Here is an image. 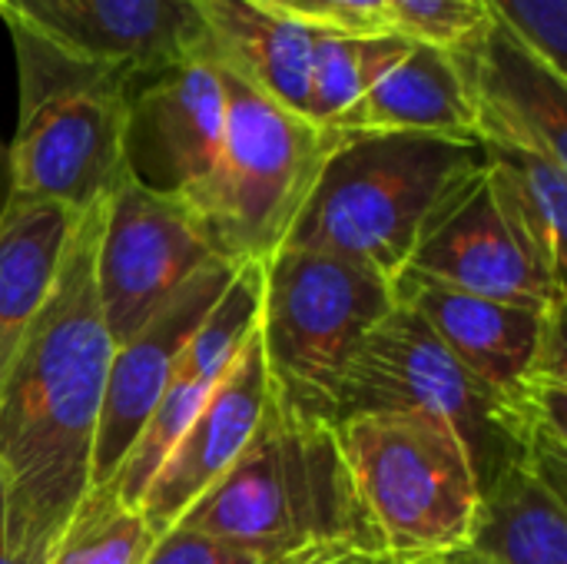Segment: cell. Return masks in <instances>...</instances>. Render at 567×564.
<instances>
[{
  "label": "cell",
  "mask_w": 567,
  "mask_h": 564,
  "mask_svg": "<svg viewBox=\"0 0 567 564\" xmlns=\"http://www.w3.org/2000/svg\"><path fill=\"white\" fill-rule=\"evenodd\" d=\"M106 203L80 216L56 283L0 376V475L20 552L47 562L90 492L93 442L116 352L96 299Z\"/></svg>",
  "instance_id": "cell-1"
},
{
  "label": "cell",
  "mask_w": 567,
  "mask_h": 564,
  "mask_svg": "<svg viewBox=\"0 0 567 564\" xmlns=\"http://www.w3.org/2000/svg\"><path fill=\"white\" fill-rule=\"evenodd\" d=\"M173 529L206 532L266 555H292L316 545L379 552L342 455L339 429L302 419L276 399L246 452Z\"/></svg>",
  "instance_id": "cell-2"
},
{
  "label": "cell",
  "mask_w": 567,
  "mask_h": 564,
  "mask_svg": "<svg viewBox=\"0 0 567 564\" xmlns=\"http://www.w3.org/2000/svg\"><path fill=\"white\" fill-rule=\"evenodd\" d=\"M482 163L485 150L468 143L339 133L282 246L342 256L395 283L435 209Z\"/></svg>",
  "instance_id": "cell-3"
},
{
  "label": "cell",
  "mask_w": 567,
  "mask_h": 564,
  "mask_svg": "<svg viewBox=\"0 0 567 564\" xmlns=\"http://www.w3.org/2000/svg\"><path fill=\"white\" fill-rule=\"evenodd\" d=\"M10 33L20 66L10 193L86 213L106 203L130 176L126 126L133 80L76 63L23 30Z\"/></svg>",
  "instance_id": "cell-4"
},
{
  "label": "cell",
  "mask_w": 567,
  "mask_h": 564,
  "mask_svg": "<svg viewBox=\"0 0 567 564\" xmlns=\"http://www.w3.org/2000/svg\"><path fill=\"white\" fill-rule=\"evenodd\" d=\"M336 429L359 505L389 562L425 564L468 548L482 482L452 425L372 412Z\"/></svg>",
  "instance_id": "cell-5"
},
{
  "label": "cell",
  "mask_w": 567,
  "mask_h": 564,
  "mask_svg": "<svg viewBox=\"0 0 567 564\" xmlns=\"http://www.w3.org/2000/svg\"><path fill=\"white\" fill-rule=\"evenodd\" d=\"M219 70L226 83L223 150L206 183L183 203L223 259L266 263L299 219L339 133L266 100L223 63Z\"/></svg>",
  "instance_id": "cell-6"
},
{
  "label": "cell",
  "mask_w": 567,
  "mask_h": 564,
  "mask_svg": "<svg viewBox=\"0 0 567 564\" xmlns=\"http://www.w3.org/2000/svg\"><path fill=\"white\" fill-rule=\"evenodd\" d=\"M395 306L385 276L342 256L279 246L262 263L259 346L272 399L336 425L342 372L362 336Z\"/></svg>",
  "instance_id": "cell-7"
},
{
  "label": "cell",
  "mask_w": 567,
  "mask_h": 564,
  "mask_svg": "<svg viewBox=\"0 0 567 564\" xmlns=\"http://www.w3.org/2000/svg\"><path fill=\"white\" fill-rule=\"evenodd\" d=\"M372 412L425 416L452 425L465 442L482 485L505 462L525 459L515 412L399 299L355 346L342 372L336 425Z\"/></svg>",
  "instance_id": "cell-8"
},
{
  "label": "cell",
  "mask_w": 567,
  "mask_h": 564,
  "mask_svg": "<svg viewBox=\"0 0 567 564\" xmlns=\"http://www.w3.org/2000/svg\"><path fill=\"white\" fill-rule=\"evenodd\" d=\"M213 259L223 256L179 196L126 176L106 199L93 259L96 299L113 346H123Z\"/></svg>",
  "instance_id": "cell-9"
},
{
  "label": "cell",
  "mask_w": 567,
  "mask_h": 564,
  "mask_svg": "<svg viewBox=\"0 0 567 564\" xmlns=\"http://www.w3.org/2000/svg\"><path fill=\"white\" fill-rule=\"evenodd\" d=\"M405 269L472 296L565 309V279L512 213L488 163L445 196Z\"/></svg>",
  "instance_id": "cell-10"
},
{
  "label": "cell",
  "mask_w": 567,
  "mask_h": 564,
  "mask_svg": "<svg viewBox=\"0 0 567 564\" xmlns=\"http://www.w3.org/2000/svg\"><path fill=\"white\" fill-rule=\"evenodd\" d=\"M10 30L133 83L209 50L196 0H0Z\"/></svg>",
  "instance_id": "cell-11"
},
{
  "label": "cell",
  "mask_w": 567,
  "mask_h": 564,
  "mask_svg": "<svg viewBox=\"0 0 567 564\" xmlns=\"http://www.w3.org/2000/svg\"><path fill=\"white\" fill-rule=\"evenodd\" d=\"M223 133L226 83L209 50L133 83L126 166L143 186L186 199L213 173Z\"/></svg>",
  "instance_id": "cell-12"
},
{
  "label": "cell",
  "mask_w": 567,
  "mask_h": 564,
  "mask_svg": "<svg viewBox=\"0 0 567 564\" xmlns=\"http://www.w3.org/2000/svg\"><path fill=\"white\" fill-rule=\"evenodd\" d=\"M239 266L243 263L233 259H213L123 346H116L106 372V392L93 442L90 489L110 485L116 479L130 449L136 445L150 416L156 412L186 342L203 326L209 309L219 302Z\"/></svg>",
  "instance_id": "cell-13"
},
{
  "label": "cell",
  "mask_w": 567,
  "mask_h": 564,
  "mask_svg": "<svg viewBox=\"0 0 567 564\" xmlns=\"http://www.w3.org/2000/svg\"><path fill=\"white\" fill-rule=\"evenodd\" d=\"M455 53L468 80L478 143L567 166V70L551 66L492 17Z\"/></svg>",
  "instance_id": "cell-14"
},
{
  "label": "cell",
  "mask_w": 567,
  "mask_h": 564,
  "mask_svg": "<svg viewBox=\"0 0 567 564\" xmlns=\"http://www.w3.org/2000/svg\"><path fill=\"white\" fill-rule=\"evenodd\" d=\"M269 402L272 386L256 329L143 489L136 509L153 535L173 529L179 515L229 472L259 432Z\"/></svg>",
  "instance_id": "cell-15"
},
{
  "label": "cell",
  "mask_w": 567,
  "mask_h": 564,
  "mask_svg": "<svg viewBox=\"0 0 567 564\" xmlns=\"http://www.w3.org/2000/svg\"><path fill=\"white\" fill-rule=\"evenodd\" d=\"M259 312H262V263H243L233 283L226 286V293L219 296V302L209 309L203 326L186 342L156 412L150 416L123 469L110 482L126 505L133 509L140 505L143 489L150 485V479L156 475L176 439L186 432L193 416L203 409L209 392L219 386V379L229 372L243 346L259 329Z\"/></svg>",
  "instance_id": "cell-16"
},
{
  "label": "cell",
  "mask_w": 567,
  "mask_h": 564,
  "mask_svg": "<svg viewBox=\"0 0 567 564\" xmlns=\"http://www.w3.org/2000/svg\"><path fill=\"white\" fill-rule=\"evenodd\" d=\"M329 130L342 136L405 133L449 143H478V120L455 47L412 43L409 53Z\"/></svg>",
  "instance_id": "cell-17"
},
{
  "label": "cell",
  "mask_w": 567,
  "mask_h": 564,
  "mask_svg": "<svg viewBox=\"0 0 567 564\" xmlns=\"http://www.w3.org/2000/svg\"><path fill=\"white\" fill-rule=\"evenodd\" d=\"M209 53L266 100L309 116L316 30L249 0H196Z\"/></svg>",
  "instance_id": "cell-18"
},
{
  "label": "cell",
  "mask_w": 567,
  "mask_h": 564,
  "mask_svg": "<svg viewBox=\"0 0 567 564\" xmlns=\"http://www.w3.org/2000/svg\"><path fill=\"white\" fill-rule=\"evenodd\" d=\"M468 552L488 564H567L565 475L505 462L485 485Z\"/></svg>",
  "instance_id": "cell-19"
},
{
  "label": "cell",
  "mask_w": 567,
  "mask_h": 564,
  "mask_svg": "<svg viewBox=\"0 0 567 564\" xmlns=\"http://www.w3.org/2000/svg\"><path fill=\"white\" fill-rule=\"evenodd\" d=\"M80 216L50 199L7 196L0 209V376L43 309Z\"/></svg>",
  "instance_id": "cell-20"
},
{
  "label": "cell",
  "mask_w": 567,
  "mask_h": 564,
  "mask_svg": "<svg viewBox=\"0 0 567 564\" xmlns=\"http://www.w3.org/2000/svg\"><path fill=\"white\" fill-rule=\"evenodd\" d=\"M415 40L399 33H332L316 30L312 80H309V120L332 126L349 106H355L412 47Z\"/></svg>",
  "instance_id": "cell-21"
},
{
  "label": "cell",
  "mask_w": 567,
  "mask_h": 564,
  "mask_svg": "<svg viewBox=\"0 0 567 564\" xmlns=\"http://www.w3.org/2000/svg\"><path fill=\"white\" fill-rule=\"evenodd\" d=\"M495 186L508 199L512 213L548 259V266L565 279V216H567V166L522 150L482 146Z\"/></svg>",
  "instance_id": "cell-22"
},
{
  "label": "cell",
  "mask_w": 567,
  "mask_h": 564,
  "mask_svg": "<svg viewBox=\"0 0 567 564\" xmlns=\"http://www.w3.org/2000/svg\"><path fill=\"white\" fill-rule=\"evenodd\" d=\"M156 535L113 485H96L56 535L47 564H143Z\"/></svg>",
  "instance_id": "cell-23"
},
{
  "label": "cell",
  "mask_w": 567,
  "mask_h": 564,
  "mask_svg": "<svg viewBox=\"0 0 567 564\" xmlns=\"http://www.w3.org/2000/svg\"><path fill=\"white\" fill-rule=\"evenodd\" d=\"M392 30L415 43L458 47L488 20L482 0H385Z\"/></svg>",
  "instance_id": "cell-24"
},
{
  "label": "cell",
  "mask_w": 567,
  "mask_h": 564,
  "mask_svg": "<svg viewBox=\"0 0 567 564\" xmlns=\"http://www.w3.org/2000/svg\"><path fill=\"white\" fill-rule=\"evenodd\" d=\"M276 17L332 33H395L385 0H249Z\"/></svg>",
  "instance_id": "cell-25"
},
{
  "label": "cell",
  "mask_w": 567,
  "mask_h": 564,
  "mask_svg": "<svg viewBox=\"0 0 567 564\" xmlns=\"http://www.w3.org/2000/svg\"><path fill=\"white\" fill-rule=\"evenodd\" d=\"M488 17L518 33L551 66L567 70V0H482Z\"/></svg>",
  "instance_id": "cell-26"
},
{
  "label": "cell",
  "mask_w": 567,
  "mask_h": 564,
  "mask_svg": "<svg viewBox=\"0 0 567 564\" xmlns=\"http://www.w3.org/2000/svg\"><path fill=\"white\" fill-rule=\"evenodd\" d=\"M279 558L286 555H266L259 548L216 539L206 532L166 529L163 535H156L143 564H276Z\"/></svg>",
  "instance_id": "cell-27"
},
{
  "label": "cell",
  "mask_w": 567,
  "mask_h": 564,
  "mask_svg": "<svg viewBox=\"0 0 567 564\" xmlns=\"http://www.w3.org/2000/svg\"><path fill=\"white\" fill-rule=\"evenodd\" d=\"M0 564H47L33 562L20 552L13 529H10V505H7V489H3V475H0Z\"/></svg>",
  "instance_id": "cell-28"
},
{
  "label": "cell",
  "mask_w": 567,
  "mask_h": 564,
  "mask_svg": "<svg viewBox=\"0 0 567 564\" xmlns=\"http://www.w3.org/2000/svg\"><path fill=\"white\" fill-rule=\"evenodd\" d=\"M355 548H346V545H316V548H302V552H292L286 558H279L276 564H342L346 555H352Z\"/></svg>",
  "instance_id": "cell-29"
},
{
  "label": "cell",
  "mask_w": 567,
  "mask_h": 564,
  "mask_svg": "<svg viewBox=\"0 0 567 564\" xmlns=\"http://www.w3.org/2000/svg\"><path fill=\"white\" fill-rule=\"evenodd\" d=\"M342 564H395L389 562L385 555H379V552H352V555H346Z\"/></svg>",
  "instance_id": "cell-30"
},
{
  "label": "cell",
  "mask_w": 567,
  "mask_h": 564,
  "mask_svg": "<svg viewBox=\"0 0 567 564\" xmlns=\"http://www.w3.org/2000/svg\"><path fill=\"white\" fill-rule=\"evenodd\" d=\"M425 564H488V562H482L475 552H455V555H445V558H435V562H425Z\"/></svg>",
  "instance_id": "cell-31"
}]
</instances>
